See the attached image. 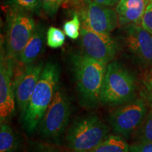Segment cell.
Segmentation results:
<instances>
[{
  "mask_svg": "<svg viewBox=\"0 0 152 152\" xmlns=\"http://www.w3.org/2000/svg\"><path fill=\"white\" fill-rule=\"evenodd\" d=\"M80 104L86 109H95L100 104L107 64L83 54L71 56Z\"/></svg>",
  "mask_w": 152,
  "mask_h": 152,
  "instance_id": "obj_1",
  "label": "cell"
},
{
  "mask_svg": "<svg viewBox=\"0 0 152 152\" xmlns=\"http://www.w3.org/2000/svg\"><path fill=\"white\" fill-rule=\"evenodd\" d=\"M60 75L59 66L56 63L47 62L44 66L27 107L20 115L23 127L28 134H33L39 127L59 87Z\"/></svg>",
  "mask_w": 152,
  "mask_h": 152,
  "instance_id": "obj_2",
  "label": "cell"
},
{
  "mask_svg": "<svg viewBox=\"0 0 152 152\" xmlns=\"http://www.w3.org/2000/svg\"><path fill=\"white\" fill-rule=\"evenodd\" d=\"M136 80L132 72L117 61L106 68L100 104L105 106H119L133 100L136 96Z\"/></svg>",
  "mask_w": 152,
  "mask_h": 152,
  "instance_id": "obj_3",
  "label": "cell"
},
{
  "mask_svg": "<svg viewBox=\"0 0 152 152\" xmlns=\"http://www.w3.org/2000/svg\"><path fill=\"white\" fill-rule=\"evenodd\" d=\"M109 135V127L96 114L89 113L75 119L68 129L66 147L75 151H90Z\"/></svg>",
  "mask_w": 152,
  "mask_h": 152,
  "instance_id": "obj_4",
  "label": "cell"
},
{
  "mask_svg": "<svg viewBox=\"0 0 152 152\" xmlns=\"http://www.w3.org/2000/svg\"><path fill=\"white\" fill-rule=\"evenodd\" d=\"M32 13L20 9H7L5 37L1 39L6 56L18 60L35 31L36 23Z\"/></svg>",
  "mask_w": 152,
  "mask_h": 152,
  "instance_id": "obj_5",
  "label": "cell"
},
{
  "mask_svg": "<svg viewBox=\"0 0 152 152\" xmlns=\"http://www.w3.org/2000/svg\"><path fill=\"white\" fill-rule=\"evenodd\" d=\"M71 115V102L62 87H58L39 125V134L49 143L59 144Z\"/></svg>",
  "mask_w": 152,
  "mask_h": 152,
  "instance_id": "obj_6",
  "label": "cell"
},
{
  "mask_svg": "<svg viewBox=\"0 0 152 152\" xmlns=\"http://www.w3.org/2000/svg\"><path fill=\"white\" fill-rule=\"evenodd\" d=\"M118 39L123 49L133 61L143 69L152 67V35L140 24L121 28Z\"/></svg>",
  "mask_w": 152,
  "mask_h": 152,
  "instance_id": "obj_7",
  "label": "cell"
},
{
  "mask_svg": "<svg viewBox=\"0 0 152 152\" xmlns=\"http://www.w3.org/2000/svg\"><path fill=\"white\" fill-rule=\"evenodd\" d=\"M69 6L79 15L83 26L87 29L110 34L118 26L115 9L102 6L93 0H83Z\"/></svg>",
  "mask_w": 152,
  "mask_h": 152,
  "instance_id": "obj_8",
  "label": "cell"
},
{
  "mask_svg": "<svg viewBox=\"0 0 152 152\" xmlns=\"http://www.w3.org/2000/svg\"><path fill=\"white\" fill-rule=\"evenodd\" d=\"M147 113V103L143 96L118 106L109 113V123L115 134L129 138L142 125Z\"/></svg>",
  "mask_w": 152,
  "mask_h": 152,
  "instance_id": "obj_9",
  "label": "cell"
},
{
  "mask_svg": "<svg viewBox=\"0 0 152 152\" xmlns=\"http://www.w3.org/2000/svg\"><path fill=\"white\" fill-rule=\"evenodd\" d=\"M82 52L106 64L113 61L121 50L117 39L110 34L100 33L82 27L80 35Z\"/></svg>",
  "mask_w": 152,
  "mask_h": 152,
  "instance_id": "obj_10",
  "label": "cell"
},
{
  "mask_svg": "<svg viewBox=\"0 0 152 152\" xmlns=\"http://www.w3.org/2000/svg\"><path fill=\"white\" fill-rule=\"evenodd\" d=\"M18 63V60H16L14 68L17 74L15 77H13V83L16 104L21 115L27 107L45 65L43 61L34 62L20 68Z\"/></svg>",
  "mask_w": 152,
  "mask_h": 152,
  "instance_id": "obj_11",
  "label": "cell"
},
{
  "mask_svg": "<svg viewBox=\"0 0 152 152\" xmlns=\"http://www.w3.org/2000/svg\"><path fill=\"white\" fill-rule=\"evenodd\" d=\"M6 56L4 50L1 46V61H0V120L1 123H9L16 113L13 76L15 62Z\"/></svg>",
  "mask_w": 152,
  "mask_h": 152,
  "instance_id": "obj_12",
  "label": "cell"
},
{
  "mask_svg": "<svg viewBox=\"0 0 152 152\" xmlns=\"http://www.w3.org/2000/svg\"><path fill=\"white\" fill-rule=\"evenodd\" d=\"M149 0H120L115 7L118 16V26L123 28L132 24H141Z\"/></svg>",
  "mask_w": 152,
  "mask_h": 152,
  "instance_id": "obj_13",
  "label": "cell"
},
{
  "mask_svg": "<svg viewBox=\"0 0 152 152\" xmlns=\"http://www.w3.org/2000/svg\"><path fill=\"white\" fill-rule=\"evenodd\" d=\"M46 35V28L45 25L38 23L33 35L18 57L19 61L25 65L35 62L42 52Z\"/></svg>",
  "mask_w": 152,
  "mask_h": 152,
  "instance_id": "obj_14",
  "label": "cell"
},
{
  "mask_svg": "<svg viewBox=\"0 0 152 152\" xmlns=\"http://www.w3.org/2000/svg\"><path fill=\"white\" fill-rule=\"evenodd\" d=\"M20 138L9 123L0 125V152H18L20 148Z\"/></svg>",
  "mask_w": 152,
  "mask_h": 152,
  "instance_id": "obj_15",
  "label": "cell"
},
{
  "mask_svg": "<svg viewBox=\"0 0 152 152\" xmlns=\"http://www.w3.org/2000/svg\"><path fill=\"white\" fill-rule=\"evenodd\" d=\"M130 145L125 138L118 134H110L109 137L92 150L75 152H128Z\"/></svg>",
  "mask_w": 152,
  "mask_h": 152,
  "instance_id": "obj_16",
  "label": "cell"
},
{
  "mask_svg": "<svg viewBox=\"0 0 152 152\" xmlns=\"http://www.w3.org/2000/svg\"><path fill=\"white\" fill-rule=\"evenodd\" d=\"M4 6L7 9H20L35 14L42 11L40 0H4Z\"/></svg>",
  "mask_w": 152,
  "mask_h": 152,
  "instance_id": "obj_17",
  "label": "cell"
},
{
  "mask_svg": "<svg viewBox=\"0 0 152 152\" xmlns=\"http://www.w3.org/2000/svg\"><path fill=\"white\" fill-rule=\"evenodd\" d=\"M135 142H152V109L147 112L142 125L134 133Z\"/></svg>",
  "mask_w": 152,
  "mask_h": 152,
  "instance_id": "obj_18",
  "label": "cell"
},
{
  "mask_svg": "<svg viewBox=\"0 0 152 152\" xmlns=\"http://www.w3.org/2000/svg\"><path fill=\"white\" fill-rule=\"evenodd\" d=\"M66 40V34L59 28L51 26L47 30L46 41L47 46L52 49L61 47Z\"/></svg>",
  "mask_w": 152,
  "mask_h": 152,
  "instance_id": "obj_19",
  "label": "cell"
},
{
  "mask_svg": "<svg viewBox=\"0 0 152 152\" xmlns=\"http://www.w3.org/2000/svg\"><path fill=\"white\" fill-rule=\"evenodd\" d=\"M81 20L79 15L77 13H73V18L71 20L65 22L64 25V32L66 35L72 39H76L79 37L80 33Z\"/></svg>",
  "mask_w": 152,
  "mask_h": 152,
  "instance_id": "obj_20",
  "label": "cell"
},
{
  "mask_svg": "<svg viewBox=\"0 0 152 152\" xmlns=\"http://www.w3.org/2000/svg\"><path fill=\"white\" fill-rule=\"evenodd\" d=\"M30 149L33 152H75L66 147H61L59 144L52 143H39L34 142L30 144Z\"/></svg>",
  "mask_w": 152,
  "mask_h": 152,
  "instance_id": "obj_21",
  "label": "cell"
},
{
  "mask_svg": "<svg viewBox=\"0 0 152 152\" xmlns=\"http://www.w3.org/2000/svg\"><path fill=\"white\" fill-rule=\"evenodd\" d=\"M66 0H40L42 11L49 17L54 16Z\"/></svg>",
  "mask_w": 152,
  "mask_h": 152,
  "instance_id": "obj_22",
  "label": "cell"
},
{
  "mask_svg": "<svg viewBox=\"0 0 152 152\" xmlns=\"http://www.w3.org/2000/svg\"><path fill=\"white\" fill-rule=\"evenodd\" d=\"M140 25L152 35V0H149Z\"/></svg>",
  "mask_w": 152,
  "mask_h": 152,
  "instance_id": "obj_23",
  "label": "cell"
},
{
  "mask_svg": "<svg viewBox=\"0 0 152 152\" xmlns=\"http://www.w3.org/2000/svg\"><path fill=\"white\" fill-rule=\"evenodd\" d=\"M128 152H152V142H134L130 145Z\"/></svg>",
  "mask_w": 152,
  "mask_h": 152,
  "instance_id": "obj_24",
  "label": "cell"
},
{
  "mask_svg": "<svg viewBox=\"0 0 152 152\" xmlns=\"http://www.w3.org/2000/svg\"><path fill=\"white\" fill-rule=\"evenodd\" d=\"M142 96L145 99L148 105L152 109V76L149 77L144 83V89Z\"/></svg>",
  "mask_w": 152,
  "mask_h": 152,
  "instance_id": "obj_25",
  "label": "cell"
},
{
  "mask_svg": "<svg viewBox=\"0 0 152 152\" xmlns=\"http://www.w3.org/2000/svg\"><path fill=\"white\" fill-rule=\"evenodd\" d=\"M93 1L102 6L114 8L116 7L120 0H93Z\"/></svg>",
  "mask_w": 152,
  "mask_h": 152,
  "instance_id": "obj_26",
  "label": "cell"
},
{
  "mask_svg": "<svg viewBox=\"0 0 152 152\" xmlns=\"http://www.w3.org/2000/svg\"><path fill=\"white\" fill-rule=\"evenodd\" d=\"M83 1V0H66L65 4L66 5H70V4H72L78 2V1Z\"/></svg>",
  "mask_w": 152,
  "mask_h": 152,
  "instance_id": "obj_27",
  "label": "cell"
}]
</instances>
